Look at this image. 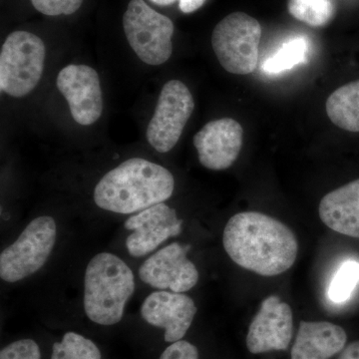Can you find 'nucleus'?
<instances>
[{"label": "nucleus", "instance_id": "obj_1", "mask_svg": "<svg viewBox=\"0 0 359 359\" xmlns=\"http://www.w3.org/2000/svg\"><path fill=\"white\" fill-rule=\"evenodd\" d=\"M223 244L233 263L264 276H275L294 266L299 244L292 230L278 219L244 212L229 219Z\"/></svg>", "mask_w": 359, "mask_h": 359}, {"label": "nucleus", "instance_id": "obj_2", "mask_svg": "<svg viewBox=\"0 0 359 359\" xmlns=\"http://www.w3.org/2000/svg\"><path fill=\"white\" fill-rule=\"evenodd\" d=\"M175 180L166 168L132 158L104 175L94 189L100 209L130 215L164 203L173 195Z\"/></svg>", "mask_w": 359, "mask_h": 359}, {"label": "nucleus", "instance_id": "obj_3", "mask_svg": "<svg viewBox=\"0 0 359 359\" xmlns=\"http://www.w3.org/2000/svg\"><path fill=\"white\" fill-rule=\"evenodd\" d=\"M134 290L133 271L122 259L110 252L96 255L85 271V313L98 325H116Z\"/></svg>", "mask_w": 359, "mask_h": 359}, {"label": "nucleus", "instance_id": "obj_4", "mask_svg": "<svg viewBox=\"0 0 359 359\" xmlns=\"http://www.w3.org/2000/svg\"><path fill=\"white\" fill-rule=\"evenodd\" d=\"M46 47L37 35L25 30L11 33L0 51V89L22 98L36 88L45 67Z\"/></svg>", "mask_w": 359, "mask_h": 359}, {"label": "nucleus", "instance_id": "obj_5", "mask_svg": "<svg viewBox=\"0 0 359 359\" xmlns=\"http://www.w3.org/2000/svg\"><path fill=\"white\" fill-rule=\"evenodd\" d=\"M125 36L142 62L164 65L173 53L174 23L144 0H131L123 15Z\"/></svg>", "mask_w": 359, "mask_h": 359}, {"label": "nucleus", "instance_id": "obj_6", "mask_svg": "<svg viewBox=\"0 0 359 359\" xmlns=\"http://www.w3.org/2000/svg\"><path fill=\"white\" fill-rule=\"evenodd\" d=\"M261 37L259 21L247 13H231L212 32V50L224 70L231 74H250L259 63Z\"/></svg>", "mask_w": 359, "mask_h": 359}, {"label": "nucleus", "instance_id": "obj_7", "mask_svg": "<svg viewBox=\"0 0 359 359\" xmlns=\"http://www.w3.org/2000/svg\"><path fill=\"white\" fill-rule=\"evenodd\" d=\"M57 226L52 217L33 219L18 240L0 255V276L6 283H18L39 271L50 257L56 243Z\"/></svg>", "mask_w": 359, "mask_h": 359}, {"label": "nucleus", "instance_id": "obj_8", "mask_svg": "<svg viewBox=\"0 0 359 359\" xmlns=\"http://www.w3.org/2000/svg\"><path fill=\"white\" fill-rule=\"evenodd\" d=\"M195 109L190 90L180 80L168 81L161 90L154 115L149 122L146 138L160 153H168L177 145Z\"/></svg>", "mask_w": 359, "mask_h": 359}, {"label": "nucleus", "instance_id": "obj_9", "mask_svg": "<svg viewBox=\"0 0 359 359\" xmlns=\"http://www.w3.org/2000/svg\"><path fill=\"white\" fill-rule=\"evenodd\" d=\"M56 85L69 105L73 120L90 126L103 113V94L100 77L94 68L84 65H69L59 71Z\"/></svg>", "mask_w": 359, "mask_h": 359}, {"label": "nucleus", "instance_id": "obj_10", "mask_svg": "<svg viewBox=\"0 0 359 359\" xmlns=\"http://www.w3.org/2000/svg\"><path fill=\"white\" fill-rule=\"evenodd\" d=\"M190 249V245L173 243L158 250L139 269L142 282L179 294L192 290L199 280V273L187 257Z\"/></svg>", "mask_w": 359, "mask_h": 359}, {"label": "nucleus", "instance_id": "obj_11", "mask_svg": "<svg viewBox=\"0 0 359 359\" xmlns=\"http://www.w3.org/2000/svg\"><path fill=\"white\" fill-rule=\"evenodd\" d=\"M183 221L176 210L165 203L152 205L130 217L124 226L132 231L126 240V248L132 257H141L150 254L168 238L181 233Z\"/></svg>", "mask_w": 359, "mask_h": 359}, {"label": "nucleus", "instance_id": "obj_12", "mask_svg": "<svg viewBox=\"0 0 359 359\" xmlns=\"http://www.w3.org/2000/svg\"><path fill=\"white\" fill-rule=\"evenodd\" d=\"M294 332V318L289 304L271 295L250 323L247 335L250 353L259 354L289 348Z\"/></svg>", "mask_w": 359, "mask_h": 359}, {"label": "nucleus", "instance_id": "obj_13", "mask_svg": "<svg viewBox=\"0 0 359 359\" xmlns=\"http://www.w3.org/2000/svg\"><path fill=\"white\" fill-rule=\"evenodd\" d=\"M243 137V127L231 118L207 123L194 136V146L202 166L212 171L230 168L240 155Z\"/></svg>", "mask_w": 359, "mask_h": 359}, {"label": "nucleus", "instance_id": "obj_14", "mask_svg": "<svg viewBox=\"0 0 359 359\" xmlns=\"http://www.w3.org/2000/svg\"><path fill=\"white\" fill-rule=\"evenodd\" d=\"M197 313L195 302L190 297L179 292H152L141 306V316L146 323L165 330L167 342L182 340Z\"/></svg>", "mask_w": 359, "mask_h": 359}, {"label": "nucleus", "instance_id": "obj_15", "mask_svg": "<svg viewBox=\"0 0 359 359\" xmlns=\"http://www.w3.org/2000/svg\"><path fill=\"white\" fill-rule=\"evenodd\" d=\"M346 330L327 321H302L292 359H328L346 347Z\"/></svg>", "mask_w": 359, "mask_h": 359}, {"label": "nucleus", "instance_id": "obj_16", "mask_svg": "<svg viewBox=\"0 0 359 359\" xmlns=\"http://www.w3.org/2000/svg\"><path fill=\"white\" fill-rule=\"evenodd\" d=\"M318 212L332 231L359 238V179L325 195Z\"/></svg>", "mask_w": 359, "mask_h": 359}, {"label": "nucleus", "instance_id": "obj_17", "mask_svg": "<svg viewBox=\"0 0 359 359\" xmlns=\"http://www.w3.org/2000/svg\"><path fill=\"white\" fill-rule=\"evenodd\" d=\"M325 108L330 121L340 129L359 132V80L335 90Z\"/></svg>", "mask_w": 359, "mask_h": 359}, {"label": "nucleus", "instance_id": "obj_18", "mask_svg": "<svg viewBox=\"0 0 359 359\" xmlns=\"http://www.w3.org/2000/svg\"><path fill=\"white\" fill-rule=\"evenodd\" d=\"M309 42L304 36H294L285 42L264 61L262 70L266 74L285 72L308 60Z\"/></svg>", "mask_w": 359, "mask_h": 359}, {"label": "nucleus", "instance_id": "obj_19", "mask_svg": "<svg viewBox=\"0 0 359 359\" xmlns=\"http://www.w3.org/2000/svg\"><path fill=\"white\" fill-rule=\"evenodd\" d=\"M287 7L294 18L313 27L327 25L334 15L332 0H289Z\"/></svg>", "mask_w": 359, "mask_h": 359}, {"label": "nucleus", "instance_id": "obj_20", "mask_svg": "<svg viewBox=\"0 0 359 359\" xmlns=\"http://www.w3.org/2000/svg\"><path fill=\"white\" fill-rule=\"evenodd\" d=\"M51 359H101L100 351L92 340L67 332L52 347Z\"/></svg>", "mask_w": 359, "mask_h": 359}, {"label": "nucleus", "instance_id": "obj_21", "mask_svg": "<svg viewBox=\"0 0 359 359\" xmlns=\"http://www.w3.org/2000/svg\"><path fill=\"white\" fill-rule=\"evenodd\" d=\"M359 283V263L356 261L344 262L337 269L332 283L328 295L335 304H342L351 299L353 290Z\"/></svg>", "mask_w": 359, "mask_h": 359}, {"label": "nucleus", "instance_id": "obj_22", "mask_svg": "<svg viewBox=\"0 0 359 359\" xmlns=\"http://www.w3.org/2000/svg\"><path fill=\"white\" fill-rule=\"evenodd\" d=\"M33 7L47 16L71 15L79 11L84 0H30Z\"/></svg>", "mask_w": 359, "mask_h": 359}, {"label": "nucleus", "instance_id": "obj_23", "mask_svg": "<svg viewBox=\"0 0 359 359\" xmlns=\"http://www.w3.org/2000/svg\"><path fill=\"white\" fill-rule=\"evenodd\" d=\"M0 359H41L39 344L32 339L14 341L2 349Z\"/></svg>", "mask_w": 359, "mask_h": 359}, {"label": "nucleus", "instance_id": "obj_24", "mask_svg": "<svg viewBox=\"0 0 359 359\" xmlns=\"http://www.w3.org/2000/svg\"><path fill=\"white\" fill-rule=\"evenodd\" d=\"M160 359H199V353L190 342L179 340L168 346Z\"/></svg>", "mask_w": 359, "mask_h": 359}, {"label": "nucleus", "instance_id": "obj_25", "mask_svg": "<svg viewBox=\"0 0 359 359\" xmlns=\"http://www.w3.org/2000/svg\"><path fill=\"white\" fill-rule=\"evenodd\" d=\"M205 2V0H179V6L182 13H192L204 6Z\"/></svg>", "mask_w": 359, "mask_h": 359}, {"label": "nucleus", "instance_id": "obj_26", "mask_svg": "<svg viewBox=\"0 0 359 359\" xmlns=\"http://www.w3.org/2000/svg\"><path fill=\"white\" fill-rule=\"evenodd\" d=\"M337 359H359V340L344 347Z\"/></svg>", "mask_w": 359, "mask_h": 359}, {"label": "nucleus", "instance_id": "obj_27", "mask_svg": "<svg viewBox=\"0 0 359 359\" xmlns=\"http://www.w3.org/2000/svg\"><path fill=\"white\" fill-rule=\"evenodd\" d=\"M153 4H157V6H166L170 4H174L176 0H150Z\"/></svg>", "mask_w": 359, "mask_h": 359}]
</instances>
